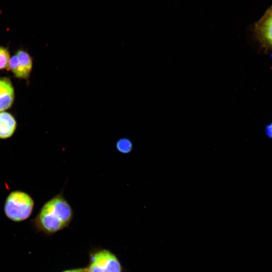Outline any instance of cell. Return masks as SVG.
<instances>
[{
    "label": "cell",
    "instance_id": "obj_1",
    "mask_svg": "<svg viewBox=\"0 0 272 272\" xmlns=\"http://www.w3.org/2000/svg\"><path fill=\"white\" fill-rule=\"evenodd\" d=\"M74 217L73 209L62 189L42 205L32 223L37 232L51 235L67 228Z\"/></svg>",
    "mask_w": 272,
    "mask_h": 272
},
{
    "label": "cell",
    "instance_id": "obj_2",
    "mask_svg": "<svg viewBox=\"0 0 272 272\" xmlns=\"http://www.w3.org/2000/svg\"><path fill=\"white\" fill-rule=\"evenodd\" d=\"M35 202L26 192L15 190L11 192L6 198L4 212L10 220L20 222L28 219L32 213Z\"/></svg>",
    "mask_w": 272,
    "mask_h": 272
},
{
    "label": "cell",
    "instance_id": "obj_3",
    "mask_svg": "<svg viewBox=\"0 0 272 272\" xmlns=\"http://www.w3.org/2000/svg\"><path fill=\"white\" fill-rule=\"evenodd\" d=\"M87 272H124V269L117 256L110 250L95 247L89 252Z\"/></svg>",
    "mask_w": 272,
    "mask_h": 272
},
{
    "label": "cell",
    "instance_id": "obj_4",
    "mask_svg": "<svg viewBox=\"0 0 272 272\" xmlns=\"http://www.w3.org/2000/svg\"><path fill=\"white\" fill-rule=\"evenodd\" d=\"M254 32L261 45L265 49H272V6L261 18L255 23Z\"/></svg>",
    "mask_w": 272,
    "mask_h": 272
},
{
    "label": "cell",
    "instance_id": "obj_5",
    "mask_svg": "<svg viewBox=\"0 0 272 272\" xmlns=\"http://www.w3.org/2000/svg\"><path fill=\"white\" fill-rule=\"evenodd\" d=\"M32 60L25 51L20 49L10 58L9 69L14 76L19 79H27L32 69Z\"/></svg>",
    "mask_w": 272,
    "mask_h": 272
},
{
    "label": "cell",
    "instance_id": "obj_6",
    "mask_svg": "<svg viewBox=\"0 0 272 272\" xmlns=\"http://www.w3.org/2000/svg\"><path fill=\"white\" fill-rule=\"evenodd\" d=\"M14 89L10 80L0 77V112L10 108L14 101Z\"/></svg>",
    "mask_w": 272,
    "mask_h": 272
},
{
    "label": "cell",
    "instance_id": "obj_7",
    "mask_svg": "<svg viewBox=\"0 0 272 272\" xmlns=\"http://www.w3.org/2000/svg\"><path fill=\"white\" fill-rule=\"evenodd\" d=\"M17 126V121L12 114L6 111L0 112V140H6L12 137Z\"/></svg>",
    "mask_w": 272,
    "mask_h": 272
},
{
    "label": "cell",
    "instance_id": "obj_8",
    "mask_svg": "<svg viewBox=\"0 0 272 272\" xmlns=\"http://www.w3.org/2000/svg\"><path fill=\"white\" fill-rule=\"evenodd\" d=\"M115 148L119 153L127 155L132 152L133 145L132 141L129 138L124 137L119 139L116 141Z\"/></svg>",
    "mask_w": 272,
    "mask_h": 272
},
{
    "label": "cell",
    "instance_id": "obj_9",
    "mask_svg": "<svg viewBox=\"0 0 272 272\" xmlns=\"http://www.w3.org/2000/svg\"><path fill=\"white\" fill-rule=\"evenodd\" d=\"M10 58L8 49L0 46V70L8 67Z\"/></svg>",
    "mask_w": 272,
    "mask_h": 272
},
{
    "label": "cell",
    "instance_id": "obj_10",
    "mask_svg": "<svg viewBox=\"0 0 272 272\" xmlns=\"http://www.w3.org/2000/svg\"><path fill=\"white\" fill-rule=\"evenodd\" d=\"M264 133L267 138L272 139V122L265 126Z\"/></svg>",
    "mask_w": 272,
    "mask_h": 272
},
{
    "label": "cell",
    "instance_id": "obj_11",
    "mask_svg": "<svg viewBox=\"0 0 272 272\" xmlns=\"http://www.w3.org/2000/svg\"><path fill=\"white\" fill-rule=\"evenodd\" d=\"M61 272H87V271L85 267L68 269Z\"/></svg>",
    "mask_w": 272,
    "mask_h": 272
}]
</instances>
